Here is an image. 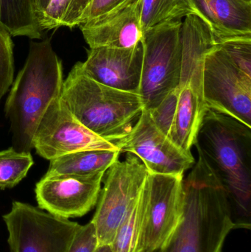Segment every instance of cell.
<instances>
[{"label": "cell", "mask_w": 251, "mask_h": 252, "mask_svg": "<svg viewBox=\"0 0 251 252\" xmlns=\"http://www.w3.org/2000/svg\"><path fill=\"white\" fill-rule=\"evenodd\" d=\"M223 187L234 229L251 228V127L207 109L194 145Z\"/></svg>", "instance_id": "obj_1"}, {"label": "cell", "mask_w": 251, "mask_h": 252, "mask_svg": "<svg viewBox=\"0 0 251 252\" xmlns=\"http://www.w3.org/2000/svg\"><path fill=\"white\" fill-rule=\"evenodd\" d=\"M233 229L226 192L199 157L183 181L181 220L157 252H222L225 239Z\"/></svg>", "instance_id": "obj_2"}, {"label": "cell", "mask_w": 251, "mask_h": 252, "mask_svg": "<svg viewBox=\"0 0 251 252\" xmlns=\"http://www.w3.org/2000/svg\"><path fill=\"white\" fill-rule=\"evenodd\" d=\"M63 81L62 62L50 39L32 41L4 107L16 151L29 152L33 148L40 121L52 102L60 97Z\"/></svg>", "instance_id": "obj_3"}, {"label": "cell", "mask_w": 251, "mask_h": 252, "mask_svg": "<svg viewBox=\"0 0 251 252\" xmlns=\"http://www.w3.org/2000/svg\"><path fill=\"white\" fill-rule=\"evenodd\" d=\"M63 101L75 118L100 137L115 143L125 137L142 112L138 93L121 91L91 79L78 62L63 81Z\"/></svg>", "instance_id": "obj_4"}, {"label": "cell", "mask_w": 251, "mask_h": 252, "mask_svg": "<svg viewBox=\"0 0 251 252\" xmlns=\"http://www.w3.org/2000/svg\"><path fill=\"white\" fill-rule=\"evenodd\" d=\"M181 39V77L174 91L175 110L168 136L183 149L191 151L207 110L203 93L204 56L216 44L209 25L194 15L187 16L183 22Z\"/></svg>", "instance_id": "obj_5"}, {"label": "cell", "mask_w": 251, "mask_h": 252, "mask_svg": "<svg viewBox=\"0 0 251 252\" xmlns=\"http://www.w3.org/2000/svg\"><path fill=\"white\" fill-rule=\"evenodd\" d=\"M182 25V20L178 19L159 24L144 32L138 94L146 112L156 109L179 84Z\"/></svg>", "instance_id": "obj_6"}, {"label": "cell", "mask_w": 251, "mask_h": 252, "mask_svg": "<svg viewBox=\"0 0 251 252\" xmlns=\"http://www.w3.org/2000/svg\"><path fill=\"white\" fill-rule=\"evenodd\" d=\"M183 181L181 175L147 174L140 197L139 252H157L178 226Z\"/></svg>", "instance_id": "obj_7"}, {"label": "cell", "mask_w": 251, "mask_h": 252, "mask_svg": "<svg viewBox=\"0 0 251 252\" xmlns=\"http://www.w3.org/2000/svg\"><path fill=\"white\" fill-rule=\"evenodd\" d=\"M147 174L145 166L131 154L124 161H116L106 172L104 187L91 220L99 246L113 242L124 218L138 202Z\"/></svg>", "instance_id": "obj_8"}, {"label": "cell", "mask_w": 251, "mask_h": 252, "mask_svg": "<svg viewBox=\"0 0 251 252\" xmlns=\"http://www.w3.org/2000/svg\"><path fill=\"white\" fill-rule=\"evenodd\" d=\"M2 218L10 252H67L81 226L21 201Z\"/></svg>", "instance_id": "obj_9"}, {"label": "cell", "mask_w": 251, "mask_h": 252, "mask_svg": "<svg viewBox=\"0 0 251 252\" xmlns=\"http://www.w3.org/2000/svg\"><path fill=\"white\" fill-rule=\"evenodd\" d=\"M206 109L251 127V76L239 69L219 45L206 51L203 66Z\"/></svg>", "instance_id": "obj_10"}, {"label": "cell", "mask_w": 251, "mask_h": 252, "mask_svg": "<svg viewBox=\"0 0 251 252\" xmlns=\"http://www.w3.org/2000/svg\"><path fill=\"white\" fill-rule=\"evenodd\" d=\"M33 148L49 161L79 151L119 149L115 143L82 125L60 97L52 102L41 118L34 136Z\"/></svg>", "instance_id": "obj_11"}, {"label": "cell", "mask_w": 251, "mask_h": 252, "mask_svg": "<svg viewBox=\"0 0 251 252\" xmlns=\"http://www.w3.org/2000/svg\"><path fill=\"white\" fill-rule=\"evenodd\" d=\"M115 145L121 153H128L139 158L149 173L184 176L195 162L191 151L175 144L144 110L131 131Z\"/></svg>", "instance_id": "obj_12"}, {"label": "cell", "mask_w": 251, "mask_h": 252, "mask_svg": "<svg viewBox=\"0 0 251 252\" xmlns=\"http://www.w3.org/2000/svg\"><path fill=\"white\" fill-rule=\"evenodd\" d=\"M104 176H44L35 185L38 208L61 219L82 217L97 205Z\"/></svg>", "instance_id": "obj_13"}, {"label": "cell", "mask_w": 251, "mask_h": 252, "mask_svg": "<svg viewBox=\"0 0 251 252\" xmlns=\"http://www.w3.org/2000/svg\"><path fill=\"white\" fill-rule=\"evenodd\" d=\"M143 46L131 48H90L83 72L100 84L121 91L138 93L142 69Z\"/></svg>", "instance_id": "obj_14"}, {"label": "cell", "mask_w": 251, "mask_h": 252, "mask_svg": "<svg viewBox=\"0 0 251 252\" xmlns=\"http://www.w3.org/2000/svg\"><path fill=\"white\" fill-rule=\"evenodd\" d=\"M142 0H125L110 11L79 25L90 48H131L142 41Z\"/></svg>", "instance_id": "obj_15"}, {"label": "cell", "mask_w": 251, "mask_h": 252, "mask_svg": "<svg viewBox=\"0 0 251 252\" xmlns=\"http://www.w3.org/2000/svg\"><path fill=\"white\" fill-rule=\"evenodd\" d=\"M212 31L216 45L228 40L251 37V1L195 0Z\"/></svg>", "instance_id": "obj_16"}, {"label": "cell", "mask_w": 251, "mask_h": 252, "mask_svg": "<svg viewBox=\"0 0 251 252\" xmlns=\"http://www.w3.org/2000/svg\"><path fill=\"white\" fill-rule=\"evenodd\" d=\"M121 151L116 150H88L67 154L50 160L44 176L78 175L91 176L106 172L119 160Z\"/></svg>", "instance_id": "obj_17"}, {"label": "cell", "mask_w": 251, "mask_h": 252, "mask_svg": "<svg viewBox=\"0 0 251 252\" xmlns=\"http://www.w3.org/2000/svg\"><path fill=\"white\" fill-rule=\"evenodd\" d=\"M0 26L11 36H26L31 39L42 37L35 0H0Z\"/></svg>", "instance_id": "obj_18"}, {"label": "cell", "mask_w": 251, "mask_h": 252, "mask_svg": "<svg viewBox=\"0 0 251 252\" xmlns=\"http://www.w3.org/2000/svg\"><path fill=\"white\" fill-rule=\"evenodd\" d=\"M191 15L197 16L208 25L207 21L199 10L195 0H142L141 1V27L144 32L159 24L182 19Z\"/></svg>", "instance_id": "obj_19"}, {"label": "cell", "mask_w": 251, "mask_h": 252, "mask_svg": "<svg viewBox=\"0 0 251 252\" xmlns=\"http://www.w3.org/2000/svg\"><path fill=\"white\" fill-rule=\"evenodd\" d=\"M92 0H50L38 20L41 31L59 27L79 26L81 17Z\"/></svg>", "instance_id": "obj_20"}, {"label": "cell", "mask_w": 251, "mask_h": 252, "mask_svg": "<svg viewBox=\"0 0 251 252\" xmlns=\"http://www.w3.org/2000/svg\"><path fill=\"white\" fill-rule=\"evenodd\" d=\"M30 152H20L13 148L0 151V189L14 188L33 164Z\"/></svg>", "instance_id": "obj_21"}, {"label": "cell", "mask_w": 251, "mask_h": 252, "mask_svg": "<svg viewBox=\"0 0 251 252\" xmlns=\"http://www.w3.org/2000/svg\"><path fill=\"white\" fill-rule=\"evenodd\" d=\"M139 233L140 198L119 225L110 245L112 252H139Z\"/></svg>", "instance_id": "obj_22"}, {"label": "cell", "mask_w": 251, "mask_h": 252, "mask_svg": "<svg viewBox=\"0 0 251 252\" xmlns=\"http://www.w3.org/2000/svg\"><path fill=\"white\" fill-rule=\"evenodd\" d=\"M13 41L10 34L0 26V102L13 84Z\"/></svg>", "instance_id": "obj_23"}, {"label": "cell", "mask_w": 251, "mask_h": 252, "mask_svg": "<svg viewBox=\"0 0 251 252\" xmlns=\"http://www.w3.org/2000/svg\"><path fill=\"white\" fill-rule=\"evenodd\" d=\"M218 45L239 69L251 76V37L228 40Z\"/></svg>", "instance_id": "obj_24"}, {"label": "cell", "mask_w": 251, "mask_h": 252, "mask_svg": "<svg viewBox=\"0 0 251 252\" xmlns=\"http://www.w3.org/2000/svg\"><path fill=\"white\" fill-rule=\"evenodd\" d=\"M98 247L95 228L90 221L78 229L67 252H95Z\"/></svg>", "instance_id": "obj_25"}, {"label": "cell", "mask_w": 251, "mask_h": 252, "mask_svg": "<svg viewBox=\"0 0 251 252\" xmlns=\"http://www.w3.org/2000/svg\"><path fill=\"white\" fill-rule=\"evenodd\" d=\"M124 1L125 0H92L83 14L80 25L110 11Z\"/></svg>", "instance_id": "obj_26"}, {"label": "cell", "mask_w": 251, "mask_h": 252, "mask_svg": "<svg viewBox=\"0 0 251 252\" xmlns=\"http://www.w3.org/2000/svg\"><path fill=\"white\" fill-rule=\"evenodd\" d=\"M50 1V0H35V13H36L38 22L44 12L45 11L46 9H47Z\"/></svg>", "instance_id": "obj_27"}, {"label": "cell", "mask_w": 251, "mask_h": 252, "mask_svg": "<svg viewBox=\"0 0 251 252\" xmlns=\"http://www.w3.org/2000/svg\"><path fill=\"white\" fill-rule=\"evenodd\" d=\"M95 252H112V250L110 245H101L99 246Z\"/></svg>", "instance_id": "obj_28"}, {"label": "cell", "mask_w": 251, "mask_h": 252, "mask_svg": "<svg viewBox=\"0 0 251 252\" xmlns=\"http://www.w3.org/2000/svg\"><path fill=\"white\" fill-rule=\"evenodd\" d=\"M247 1H251V0H247Z\"/></svg>", "instance_id": "obj_29"}]
</instances>
